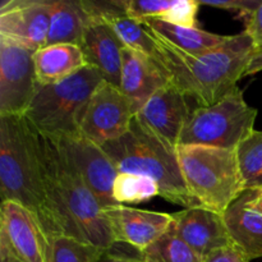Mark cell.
Segmentation results:
<instances>
[{
	"mask_svg": "<svg viewBox=\"0 0 262 262\" xmlns=\"http://www.w3.org/2000/svg\"><path fill=\"white\" fill-rule=\"evenodd\" d=\"M154 38L155 61L164 69L169 81L193 99L197 106L215 105L235 89L255 50L252 38L245 31L229 36L219 48L197 55L184 53L156 36Z\"/></svg>",
	"mask_w": 262,
	"mask_h": 262,
	"instance_id": "6da1fadb",
	"label": "cell"
},
{
	"mask_svg": "<svg viewBox=\"0 0 262 262\" xmlns=\"http://www.w3.org/2000/svg\"><path fill=\"white\" fill-rule=\"evenodd\" d=\"M0 189L2 202L27 207L51 238L61 235L49 199L38 132L23 115L0 117Z\"/></svg>",
	"mask_w": 262,
	"mask_h": 262,
	"instance_id": "7a4b0ae2",
	"label": "cell"
},
{
	"mask_svg": "<svg viewBox=\"0 0 262 262\" xmlns=\"http://www.w3.org/2000/svg\"><path fill=\"white\" fill-rule=\"evenodd\" d=\"M49 199L61 235H68L102 250L115 242L102 206L77 171L55 138L38 133Z\"/></svg>",
	"mask_w": 262,
	"mask_h": 262,
	"instance_id": "3957f363",
	"label": "cell"
},
{
	"mask_svg": "<svg viewBox=\"0 0 262 262\" xmlns=\"http://www.w3.org/2000/svg\"><path fill=\"white\" fill-rule=\"evenodd\" d=\"M102 148L113 159L119 173L152 179L158 184L161 199L184 209L201 206L184 182L177 148L141 127L136 118L127 135L105 143Z\"/></svg>",
	"mask_w": 262,
	"mask_h": 262,
	"instance_id": "277c9868",
	"label": "cell"
},
{
	"mask_svg": "<svg viewBox=\"0 0 262 262\" xmlns=\"http://www.w3.org/2000/svg\"><path fill=\"white\" fill-rule=\"evenodd\" d=\"M105 81L94 67H84L59 83L40 86L23 118L43 136L63 138L81 135L89 102L95 90Z\"/></svg>",
	"mask_w": 262,
	"mask_h": 262,
	"instance_id": "5b68a950",
	"label": "cell"
},
{
	"mask_svg": "<svg viewBox=\"0 0 262 262\" xmlns=\"http://www.w3.org/2000/svg\"><path fill=\"white\" fill-rule=\"evenodd\" d=\"M177 156L184 182L202 207L224 214L246 191L237 150L178 146Z\"/></svg>",
	"mask_w": 262,
	"mask_h": 262,
	"instance_id": "8992f818",
	"label": "cell"
},
{
	"mask_svg": "<svg viewBox=\"0 0 262 262\" xmlns=\"http://www.w3.org/2000/svg\"><path fill=\"white\" fill-rule=\"evenodd\" d=\"M256 118L257 110L246 102L242 90L237 86L215 105L192 110L178 146L237 150L255 130Z\"/></svg>",
	"mask_w": 262,
	"mask_h": 262,
	"instance_id": "52a82bcc",
	"label": "cell"
},
{
	"mask_svg": "<svg viewBox=\"0 0 262 262\" xmlns=\"http://www.w3.org/2000/svg\"><path fill=\"white\" fill-rule=\"evenodd\" d=\"M53 238L37 215L13 201L0 207V252L19 262H50Z\"/></svg>",
	"mask_w": 262,
	"mask_h": 262,
	"instance_id": "ba28073f",
	"label": "cell"
},
{
	"mask_svg": "<svg viewBox=\"0 0 262 262\" xmlns=\"http://www.w3.org/2000/svg\"><path fill=\"white\" fill-rule=\"evenodd\" d=\"M135 117V105L129 97L119 87L102 81L90 100L79 132L102 146L127 135Z\"/></svg>",
	"mask_w": 262,
	"mask_h": 262,
	"instance_id": "9c48e42d",
	"label": "cell"
},
{
	"mask_svg": "<svg viewBox=\"0 0 262 262\" xmlns=\"http://www.w3.org/2000/svg\"><path fill=\"white\" fill-rule=\"evenodd\" d=\"M33 54L0 38V117L25 114L40 89Z\"/></svg>",
	"mask_w": 262,
	"mask_h": 262,
	"instance_id": "30bf717a",
	"label": "cell"
},
{
	"mask_svg": "<svg viewBox=\"0 0 262 262\" xmlns=\"http://www.w3.org/2000/svg\"><path fill=\"white\" fill-rule=\"evenodd\" d=\"M55 140L60 143L74 168L97 197L102 209L119 205L113 197V186L119 171L102 146L82 135Z\"/></svg>",
	"mask_w": 262,
	"mask_h": 262,
	"instance_id": "8fae6325",
	"label": "cell"
},
{
	"mask_svg": "<svg viewBox=\"0 0 262 262\" xmlns=\"http://www.w3.org/2000/svg\"><path fill=\"white\" fill-rule=\"evenodd\" d=\"M49 23V0H3L0 4V38L32 53L46 46Z\"/></svg>",
	"mask_w": 262,
	"mask_h": 262,
	"instance_id": "7c38bea8",
	"label": "cell"
},
{
	"mask_svg": "<svg viewBox=\"0 0 262 262\" xmlns=\"http://www.w3.org/2000/svg\"><path fill=\"white\" fill-rule=\"evenodd\" d=\"M188 99L169 82L148 99L135 118L141 127L177 148L184 125L193 110L189 107Z\"/></svg>",
	"mask_w": 262,
	"mask_h": 262,
	"instance_id": "4fadbf2b",
	"label": "cell"
},
{
	"mask_svg": "<svg viewBox=\"0 0 262 262\" xmlns=\"http://www.w3.org/2000/svg\"><path fill=\"white\" fill-rule=\"evenodd\" d=\"M102 212L109 223L115 245L124 243L138 252H142L165 234L173 224L171 214L135 209L125 205L104 207Z\"/></svg>",
	"mask_w": 262,
	"mask_h": 262,
	"instance_id": "5bb4252c",
	"label": "cell"
},
{
	"mask_svg": "<svg viewBox=\"0 0 262 262\" xmlns=\"http://www.w3.org/2000/svg\"><path fill=\"white\" fill-rule=\"evenodd\" d=\"M171 216L177 234L201 258L233 243L223 214L196 206L171 214Z\"/></svg>",
	"mask_w": 262,
	"mask_h": 262,
	"instance_id": "9a60e30c",
	"label": "cell"
},
{
	"mask_svg": "<svg viewBox=\"0 0 262 262\" xmlns=\"http://www.w3.org/2000/svg\"><path fill=\"white\" fill-rule=\"evenodd\" d=\"M79 48L87 66L96 68L105 81L120 89L124 45L105 20L90 18Z\"/></svg>",
	"mask_w": 262,
	"mask_h": 262,
	"instance_id": "2e32d148",
	"label": "cell"
},
{
	"mask_svg": "<svg viewBox=\"0 0 262 262\" xmlns=\"http://www.w3.org/2000/svg\"><path fill=\"white\" fill-rule=\"evenodd\" d=\"M169 82L164 69L152 58L128 48L123 49L120 90L133 102L136 114Z\"/></svg>",
	"mask_w": 262,
	"mask_h": 262,
	"instance_id": "e0dca14e",
	"label": "cell"
},
{
	"mask_svg": "<svg viewBox=\"0 0 262 262\" xmlns=\"http://www.w3.org/2000/svg\"><path fill=\"white\" fill-rule=\"evenodd\" d=\"M258 194L246 189L223 214L230 239L251 261L262 258V214L251 207Z\"/></svg>",
	"mask_w": 262,
	"mask_h": 262,
	"instance_id": "ac0fdd59",
	"label": "cell"
},
{
	"mask_svg": "<svg viewBox=\"0 0 262 262\" xmlns=\"http://www.w3.org/2000/svg\"><path fill=\"white\" fill-rule=\"evenodd\" d=\"M33 60L40 86L59 83L87 67L81 48L73 43L45 46L33 54Z\"/></svg>",
	"mask_w": 262,
	"mask_h": 262,
	"instance_id": "d6986e66",
	"label": "cell"
},
{
	"mask_svg": "<svg viewBox=\"0 0 262 262\" xmlns=\"http://www.w3.org/2000/svg\"><path fill=\"white\" fill-rule=\"evenodd\" d=\"M141 23L147 28L148 32H151L158 38L184 53L193 54V55L204 54L212 49L219 48L229 38V36L207 32V31L200 30L199 27L191 28L171 25L159 18H146Z\"/></svg>",
	"mask_w": 262,
	"mask_h": 262,
	"instance_id": "ffe728a7",
	"label": "cell"
},
{
	"mask_svg": "<svg viewBox=\"0 0 262 262\" xmlns=\"http://www.w3.org/2000/svg\"><path fill=\"white\" fill-rule=\"evenodd\" d=\"M49 33L46 46L58 43H81L90 17L79 2L49 0Z\"/></svg>",
	"mask_w": 262,
	"mask_h": 262,
	"instance_id": "44dd1931",
	"label": "cell"
},
{
	"mask_svg": "<svg viewBox=\"0 0 262 262\" xmlns=\"http://www.w3.org/2000/svg\"><path fill=\"white\" fill-rule=\"evenodd\" d=\"M138 255L141 262H202V258L177 234L173 224L165 234Z\"/></svg>",
	"mask_w": 262,
	"mask_h": 262,
	"instance_id": "7402d4cb",
	"label": "cell"
},
{
	"mask_svg": "<svg viewBox=\"0 0 262 262\" xmlns=\"http://www.w3.org/2000/svg\"><path fill=\"white\" fill-rule=\"evenodd\" d=\"M104 20L114 30L124 48L145 54L155 60V38L142 23L129 18L125 13L112 15Z\"/></svg>",
	"mask_w": 262,
	"mask_h": 262,
	"instance_id": "603a6c76",
	"label": "cell"
},
{
	"mask_svg": "<svg viewBox=\"0 0 262 262\" xmlns=\"http://www.w3.org/2000/svg\"><path fill=\"white\" fill-rule=\"evenodd\" d=\"M239 170L246 189H262V132L253 130L237 147Z\"/></svg>",
	"mask_w": 262,
	"mask_h": 262,
	"instance_id": "cb8c5ba5",
	"label": "cell"
},
{
	"mask_svg": "<svg viewBox=\"0 0 262 262\" xmlns=\"http://www.w3.org/2000/svg\"><path fill=\"white\" fill-rule=\"evenodd\" d=\"M159 194L158 184L148 177L138 174L119 173L113 186V197L119 205L140 204Z\"/></svg>",
	"mask_w": 262,
	"mask_h": 262,
	"instance_id": "d4e9b609",
	"label": "cell"
},
{
	"mask_svg": "<svg viewBox=\"0 0 262 262\" xmlns=\"http://www.w3.org/2000/svg\"><path fill=\"white\" fill-rule=\"evenodd\" d=\"M105 250L68 235L53 238L50 262H97Z\"/></svg>",
	"mask_w": 262,
	"mask_h": 262,
	"instance_id": "484cf974",
	"label": "cell"
},
{
	"mask_svg": "<svg viewBox=\"0 0 262 262\" xmlns=\"http://www.w3.org/2000/svg\"><path fill=\"white\" fill-rule=\"evenodd\" d=\"M174 0H124L125 14L137 22L146 18H163Z\"/></svg>",
	"mask_w": 262,
	"mask_h": 262,
	"instance_id": "4316f807",
	"label": "cell"
},
{
	"mask_svg": "<svg viewBox=\"0 0 262 262\" xmlns=\"http://www.w3.org/2000/svg\"><path fill=\"white\" fill-rule=\"evenodd\" d=\"M199 0H174L163 18L164 22L182 27H197V13L200 9Z\"/></svg>",
	"mask_w": 262,
	"mask_h": 262,
	"instance_id": "83f0119b",
	"label": "cell"
},
{
	"mask_svg": "<svg viewBox=\"0 0 262 262\" xmlns=\"http://www.w3.org/2000/svg\"><path fill=\"white\" fill-rule=\"evenodd\" d=\"M199 3L200 5L234 12L238 18H243L247 22L248 18L257 9L261 0H199Z\"/></svg>",
	"mask_w": 262,
	"mask_h": 262,
	"instance_id": "f1b7e54d",
	"label": "cell"
},
{
	"mask_svg": "<svg viewBox=\"0 0 262 262\" xmlns=\"http://www.w3.org/2000/svg\"><path fill=\"white\" fill-rule=\"evenodd\" d=\"M202 262H251L250 258L234 245L225 246L202 258Z\"/></svg>",
	"mask_w": 262,
	"mask_h": 262,
	"instance_id": "f546056e",
	"label": "cell"
},
{
	"mask_svg": "<svg viewBox=\"0 0 262 262\" xmlns=\"http://www.w3.org/2000/svg\"><path fill=\"white\" fill-rule=\"evenodd\" d=\"M245 32L252 38L255 48L262 45V0L257 9L253 12V14L246 22Z\"/></svg>",
	"mask_w": 262,
	"mask_h": 262,
	"instance_id": "4dcf8cb0",
	"label": "cell"
},
{
	"mask_svg": "<svg viewBox=\"0 0 262 262\" xmlns=\"http://www.w3.org/2000/svg\"><path fill=\"white\" fill-rule=\"evenodd\" d=\"M262 72V45L258 48H255L250 60H248L247 68L245 71V76H252V74Z\"/></svg>",
	"mask_w": 262,
	"mask_h": 262,
	"instance_id": "1f68e13d",
	"label": "cell"
},
{
	"mask_svg": "<svg viewBox=\"0 0 262 262\" xmlns=\"http://www.w3.org/2000/svg\"><path fill=\"white\" fill-rule=\"evenodd\" d=\"M97 262H141L138 257H132V256H125L122 253L113 252V247L110 250H105L100 260Z\"/></svg>",
	"mask_w": 262,
	"mask_h": 262,
	"instance_id": "d6a6232c",
	"label": "cell"
},
{
	"mask_svg": "<svg viewBox=\"0 0 262 262\" xmlns=\"http://www.w3.org/2000/svg\"><path fill=\"white\" fill-rule=\"evenodd\" d=\"M251 207H252L253 210H256V211L261 212V214H262V197H261V194H258V196L256 197V199L253 200L252 202H251Z\"/></svg>",
	"mask_w": 262,
	"mask_h": 262,
	"instance_id": "836d02e7",
	"label": "cell"
},
{
	"mask_svg": "<svg viewBox=\"0 0 262 262\" xmlns=\"http://www.w3.org/2000/svg\"><path fill=\"white\" fill-rule=\"evenodd\" d=\"M260 194H261V197H262V189L260 191Z\"/></svg>",
	"mask_w": 262,
	"mask_h": 262,
	"instance_id": "e575fe53",
	"label": "cell"
}]
</instances>
